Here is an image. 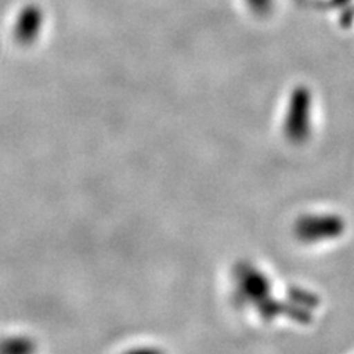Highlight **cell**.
<instances>
[{"mask_svg":"<svg viewBox=\"0 0 354 354\" xmlns=\"http://www.w3.org/2000/svg\"><path fill=\"white\" fill-rule=\"evenodd\" d=\"M41 28V14L37 8H27L22 10L15 27V35L22 43L35 40Z\"/></svg>","mask_w":354,"mask_h":354,"instance_id":"1","label":"cell"}]
</instances>
